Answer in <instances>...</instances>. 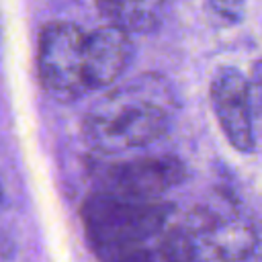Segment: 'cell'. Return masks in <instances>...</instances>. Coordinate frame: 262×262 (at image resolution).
<instances>
[{"mask_svg":"<svg viewBox=\"0 0 262 262\" xmlns=\"http://www.w3.org/2000/svg\"><path fill=\"white\" fill-rule=\"evenodd\" d=\"M174 205L104 190L82 205L86 239L100 262H174L168 227Z\"/></svg>","mask_w":262,"mask_h":262,"instance_id":"1","label":"cell"},{"mask_svg":"<svg viewBox=\"0 0 262 262\" xmlns=\"http://www.w3.org/2000/svg\"><path fill=\"white\" fill-rule=\"evenodd\" d=\"M176 94L160 74H141L108 90L84 117L82 131L100 154H121L162 139L176 113Z\"/></svg>","mask_w":262,"mask_h":262,"instance_id":"2","label":"cell"},{"mask_svg":"<svg viewBox=\"0 0 262 262\" xmlns=\"http://www.w3.org/2000/svg\"><path fill=\"white\" fill-rule=\"evenodd\" d=\"M182 262H244L256 250L252 221L233 203H207L174 223Z\"/></svg>","mask_w":262,"mask_h":262,"instance_id":"3","label":"cell"},{"mask_svg":"<svg viewBox=\"0 0 262 262\" xmlns=\"http://www.w3.org/2000/svg\"><path fill=\"white\" fill-rule=\"evenodd\" d=\"M37 70L43 90L59 102H72L92 90L88 31L74 23H49L39 35Z\"/></svg>","mask_w":262,"mask_h":262,"instance_id":"4","label":"cell"},{"mask_svg":"<svg viewBox=\"0 0 262 262\" xmlns=\"http://www.w3.org/2000/svg\"><path fill=\"white\" fill-rule=\"evenodd\" d=\"M258 94V68L252 82L235 68H221L211 82V102L217 121L237 151L250 154L256 147Z\"/></svg>","mask_w":262,"mask_h":262,"instance_id":"5","label":"cell"},{"mask_svg":"<svg viewBox=\"0 0 262 262\" xmlns=\"http://www.w3.org/2000/svg\"><path fill=\"white\" fill-rule=\"evenodd\" d=\"M184 176L186 170L180 160L172 156H143L106 166L98 176V190L137 199H160L180 184Z\"/></svg>","mask_w":262,"mask_h":262,"instance_id":"6","label":"cell"},{"mask_svg":"<svg viewBox=\"0 0 262 262\" xmlns=\"http://www.w3.org/2000/svg\"><path fill=\"white\" fill-rule=\"evenodd\" d=\"M172 0H96L108 25L125 33H149L162 25Z\"/></svg>","mask_w":262,"mask_h":262,"instance_id":"7","label":"cell"},{"mask_svg":"<svg viewBox=\"0 0 262 262\" xmlns=\"http://www.w3.org/2000/svg\"><path fill=\"white\" fill-rule=\"evenodd\" d=\"M213 6L219 14H223L225 18H233L239 12L242 0H213Z\"/></svg>","mask_w":262,"mask_h":262,"instance_id":"8","label":"cell"},{"mask_svg":"<svg viewBox=\"0 0 262 262\" xmlns=\"http://www.w3.org/2000/svg\"><path fill=\"white\" fill-rule=\"evenodd\" d=\"M10 258V250H8V244L0 237V262H8Z\"/></svg>","mask_w":262,"mask_h":262,"instance_id":"9","label":"cell"},{"mask_svg":"<svg viewBox=\"0 0 262 262\" xmlns=\"http://www.w3.org/2000/svg\"><path fill=\"white\" fill-rule=\"evenodd\" d=\"M0 192H2V190H0Z\"/></svg>","mask_w":262,"mask_h":262,"instance_id":"10","label":"cell"}]
</instances>
